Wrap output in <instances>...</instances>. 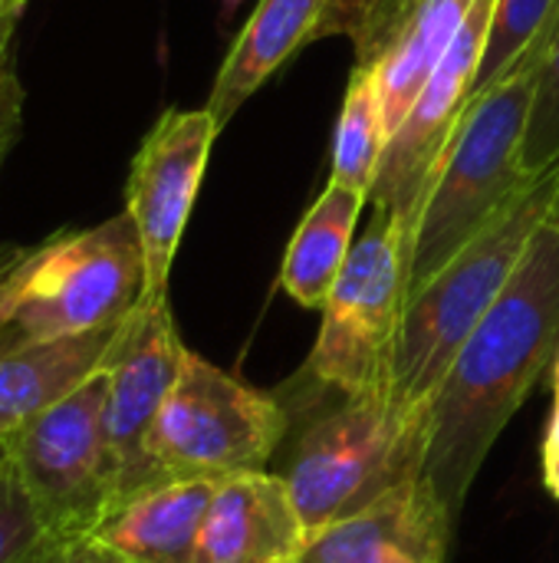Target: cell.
<instances>
[{"label":"cell","instance_id":"cell-19","mask_svg":"<svg viewBox=\"0 0 559 563\" xmlns=\"http://www.w3.org/2000/svg\"><path fill=\"white\" fill-rule=\"evenodd\" d=\"M389 145V129L382 115V96L372 66H353L336 135H333V185L356 191H372L382 155Z\"/></svg>","mask_w":559,"mask_h":563},{"label":"cell","instance_id":"cell-22","mask_svg":"<svg viewBox=\"0 0 559 563\" xmlns=\"http://www.w3.org/2000/svg\"><path fill=\"white\" fill-rule=\"evenodd\" d=\"M559 162V16L534 76V99L524 132V168L530 175Z\"/></svg>","mask_w":559,"mask_h":563},{"label":"cell","instance_id":"cell-20","mask_svg":"<svg viewBox=\"0 0 559 563\" xmlns=\"http://www.w3.org/2000/svg\"><path fill=\"white\" fill-rule=\"evenodd\" d=\"M559 16V0H497L471 99L497 86L534 49H544Z\"/></svg>","mask_w":559,"mask_h":563},{"label":"cell","instance_id":"cell-18","mask_svg":"<svg viewBox=\"0 0 559 563\" xmlns=\"http://www.w3.org/2000/svg\"><path fill=\"white\" fill-rule=\"evenodd\" d=\"M474 0H415L385 53L372 63L389 139L451 49Z\"/></svg>","mask_w":559,"mask_h":563},{"label":"cell","instance_id":"cell-23","mask_svg":"<svg viewBox=\"0 0 559 563\" xmlns=\"http://www.w3.org/2000/svg\"><path fill=\"white\" fill-rule=\"evenodd\" d=\"M49 538L20 468L0 449V563H30Z\"/></svg>","mask_w":559,"mask_h":563},{"label":"cell","instance_id":"cell-12","mask_svg":"<svg viewBox=\"0 0 559 563\" xmlns=\"http://www.w3.org/2000/svg\"><path fill=\"white\" fill-rule=\"evenodd\" d=\"M455 521L425 475L316 531L297 563H448Z\"/></svg>","mask_w":559,"mask_h":563},{"label":"cell","instance_id":"cell-1","mask_svg":"<svg viewBox=\"0 0 559 563\" xmlns=\"http://www.w3.org/2000/svg\"><path fill=\"white\" fill-rule=\"evenodd\" d=\"M559 350V231L547 221L455 356L432 409L422 475L458 525L478 472Z\"/></svg>","mask_w":559,"mask_h":563},{"label":"cell","instance_id":"cell-10","mask_svg":"<svg viewBox=\"0 0 559 563\" xmlns=\"http://www.w3.org/2000/svg\"><path fill=\"white\" fill-rule=\"evenodd\" d=\"M497 0H474L465 26L458 30L451 49L438 63L435 76L425 82L418 99L412 102L409 115L402 125L392 132L376 185L369 191L372 214L392 221L412 254V234L418 224V211L428 191V178L455 135L468 102H471V86L488 46L491 33V16H494Z\"/></svg>","mask_w":559,"mask_h":563},{"label":"cell","instance_id":"cell-8","mask_svg":"<svg viewBox=\"0 0 559 563\" xmlns=\"http://www.w3.org/2000/svg\"><path fill=\"white\" fill-rule=\"evenodd\" d=\"M105 366L76 393L16 426L0 449L56 538H92L112 508V468L105 449Z\"/></svg>","mask_w":559,"mask_h":563},{"label":"cell","instance_id":"cell-16","mask_svg":"<svg viewBox=\"0 0 559 563\" xmlns=\"http://www.w3.org/2000/svg\"><path fill=\"white\" fill-rule=\"evenodd\" d=\"M119 327L0 350V439L92 379L105 366Z\"/></svg>","mask_w":559,"mask_h":563},{"label":"cell","instance_id":"cell-9","mask_svg":"<svg viewBox=\"0 0 559 563\" xmlns=\"http://www.w3.org/2000/svg\"><path fill=\"white\" fill-rule=\"evenodd\" d=\"M188 346L175 330L168 300H142L119 327L105 356V449L112 468V508L158 485L152 465V429L178 383ZM109 508V511H112Z\"/></svg>","mask_w":559,"mask_h":563},{"label":"cell","instance_id":"cell-2","mask_svg":"<svg viewBox=\"0 0 559 563\" xmlns=\"http://www.w3.org/2000/svg\"><path fill=\"white\" fill-rule=\"evenodd\" d=\"M557 198L559 162L537 172L441 271L405 297L392 356V399L412 422L428 429V409L455 356L517 274Z\"/></svg>","mask_w":559,"mask_h":563},{"label":"cell","instance_id":"cell-4","mask_svg":"<svg viewBox=\"0 0 559 563\" xmlns=\"http://www.w3.org/2000/svg\"><path fill=\"white\" fill-rule=\"evenodd\" d=\"M145 294V257L128 211L20 247L0 280V350L122 323Z\"/></svg>","mask_w":559,"mask_h":563},{"label":"cell","instance_id":"cell-27","mask_svg":"<svg viewBox=\"0 0 559 563\" xmlns=\"http://www.w3.org/2000/svg\"><path fill=\"white\" fill-rule=\"evenodd\" d=\"M241 3H244V0H221V13H217L221 30H227V23H231V20H234V13L241 10Z\"/></svg>","mask_w":559,"mask_h":563},{"label":"cell","instance_id":"cell-25","mask_svg":"<svg viewBox=\"0 0 559 563\" xmlns=\"http://www.w3.org/2000/svg\"><path fill=\"white\" fill-rule=\"evenodd\" d=\"M30 563H96V544L89 538H49Z\"/></svg>","mask_w":559,"mask_h":563},{"label":"cell","instance_id":"cell-17","mask_svg":"<svg viewBox=\"0 0 559 563\" xmlns=\"http://www.w3.org/2000/svg\"><path fill=\"white\" fill-rule=\"evenodd\" d=\"M369 201L366 191L346 185H326V191L313 201L303 214L300 228L293 231L283 264H280V290L306 307L323 310L346 261L353 251V231L359 221L362 205Z\"/></svg>","mask_w":559,"mask_h":563},{"label":"cell","instance_id":"cell-13","mask_svg":"<svg viewBox=\"0 0 559 563\" xmlns=\"http://www.w3.org/2000/svg\"><path fill=\"white\" fill-rule=\"evenodd\" d=\"M310 534L283 475H231L208 508L194 563H297Z\"/></svg>","mask_w":559,"mask_h":563},{"label":"cell","instance_id":"cell-11","mask_svg":"<svg viewBox=\"0 0 559 563\" xmlns=\"http://www.w3.org/2000/svg\"><path fill=\"white\" fill-rule=\"evenodd\" d=\"M217 135L221 125L208 106L165 109L132 158L125 211L138 231L145 257L142 300H168L171 264Z\"/></svg>","mask_w":559,"mask_h":563},{"label":"cell","instance_id":"cell-5","mask_svg":"<svg viewBox=\"0 0 559 563\" xmlns=\"http://www.w3.org/2000/svg\"><path fill=\"white\" fill-rule=\"evenodd\" d=\"M428 429L412 422L392 393H362L320 416L283 472L306 534L362 511L422 472Z\"/></svg>","mask_w":559,"mask_h":563},{"label":"cell","instance_id":"cell-24","mask_svg":"<svg viewBox=\"0 0 559 563\" xmlns=\"http://www.w3.org/2000/svg\"><path fill=\"white\" fill-rule=\"evenodd\" d=\"M20 13L23 10H13V13L0 16V162L7 155V148L13 145L16 129H20V99L23 96H20L16 76L10 73V40H13Z\"/></svg>","mask_w":559,"mask_h":563},{"label":"cell","instance_id":"cell-21","mask_svg":"<svg viewBox=\"0 0 559 563\" xmlns=\"http://www.w3.org/2000/svg\"><path fill=\"white\" fill-rule=\"evenodd\" d=\"M412 3L415 0H333L316 30V40L349 36L356 66H372L385 53Z\"/></svg>","mask_w":559,"mask_h":563},{"label":"cell","instance_id":"cell-7","mask_svg":"<svg viewBox=\"0 0 559 563\" xmlns=\"http://www.w3.org/2000/svg\"><path fill=\"white\" fill-rule=\"evenodd\" d=\"M409 297V244L402 231L372 214L366 234L323 307L320 336L303 373L343 399L392 393V356Z\"/></svg>","mask_w":559,"mask_h":563},{"label":"cell","instance_id":"cell-3","mask_svg":"<svg viewBox=\"0 0 559 563\" xmlns=\"http://www.w3.org/2000/svg\"><path fill=\"white\" fill-rule=\"evenodd\" d=\"M540 53L534 49L497 86L468 102L428 178L412 234L409 294L441 271L534 178L524 168V132Z\"/></svg>","mask_w":559,"mask_h":563},{"label":"cell","instance_id":"cell-15","mask_svg":"<svg viewBox=\"0 0 559 563\" xmlns=\"http://www.w3.org/2000/svg\"><path fill=\"white\" fill-rule=\"evenodd\" d=\"M333 0H260L234 36L208 99L211 115L224 129L237 109L303 46L316 43V30Z\"/></svg>","mask_w":559,"mask_h":563},{"label":"cell","instance_id":"cell-28","mask_svg":"<svg viewBox=\"0 0 559 563\" xmlns=\"http://www.w3.org/2000/svg\"><path fill=\"white\" fill-rule=\"evenodd\" d=\"M16 254H20V247H3V251H0V280H3V274L10 271V264L16 261Z\"/></svg>","mask_w":559,"mask_h":563},{"label":"cell","instance_id":"cell-32","mask_svg":"<svg viewBox=\"0 0 559 563\" xmlns=\"http://www.w3.org/2000/svg\"><path fill=\"white\" fill-rule=\"evenodd\" d=\"M550 224L559 231V198H557V205H554V211H550Z\"/></svg>","mask_w":559,"mask_h":563},{"label":"cell","instance_id":"cell-14","mask_svg":"<svg viewBox=\"0 0 559 563\" xmlns=\"http://www.w3.org/2000/svg\"><path fill=\"white\" fill-rule=\"evenodd\" d=\"M224 478H165L119 501L92 544L125 563H194L208 508Z\"/></svg>","mask_w":559,"mask_h":563},{"label":"cell","instance_id":"cell-29","mask_svg":"<svg viewBox=\"0 0 559 563\" xmlns=\"http://www.w3.org/2000/svg\"><path fill=\"white\" fill-rule=\"evenodd\" d=\"M23 7H26V0H0V16L13 13V10H23Z\"/></svg>","mask_w":559,"mask_h":563},{"label":"cell","instance_id":"cell-6","mask_svg":"<svg viewBox=\"0 0 559 563\" xmlns=\"http://www.w3.org/2000/svg\"><path fill=\"white\" fill-rule=\"evenodd\" d=\"M290 429V409L237 376L185 353L155 429L152 465L158 478H231L257 472Z\"/></svg>","mask_w":559,"mask_h":563},{"label":"cell","instance_id":"cell-31","mask_svg":"<svg viewBox=\"0 0 559 563\" xmlns=\"http://www.w3.org/2000/svg\"><path fill=\"white\" fill-rule=\"evenodd\" d=\"M96 563H125L122 558H112V554H105V551H99L96 548Z\"/></svg>","mask_w":559,"mask_h":563},{"label":"cell","instance_id":"cell-30","mask_svg":"<svg viewBox=\"0 0 559 563\" xmlns=\"http://www.w3.org/2000/svg\"><path fill=\"white\" fill-rule=\"evenodd\" d=\"M554 402H559V350L557 360H554Z\"/></svg>","mask_w":559,"mask_h":563},{"label":"cell","instance_id":"cell-26","mask_svg":"<svg viewBox=\"0 0 559 563\" xmlns=\"http://www.w3.org/2000/svg\"><path fill=\"white\" fill-rule=\"evenodd\" d=\"M544 482L559 501V402H554V416H550L547 439H544Z\"/></svg>","mask_w":559,"mask_h":563}]
</instances>
